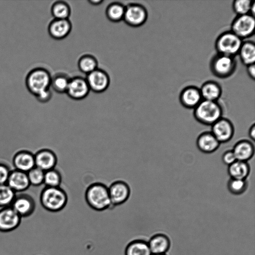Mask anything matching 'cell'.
I'll use <instances>...</instances> for the list:
<instances>
[{"mask_svg":"<svg viewBox=\"0 0 255 255\" xmlns=\"http://www.w3.org/2000/svg\"><path fill=\"white\" fill-rule=\"evenodd\" d=\"M85 198L88 206L94 210L102 211L112 207L108 187L104 183L96 182L89 185Z\"/></svg>","mask_w":255,"mask_h":255,"instance_id":"1","label":"cell"},{"mask_svg":"<svg viewBox=\"0 0 255 255\" xmlns=\"http://www.w3.org/2000/svg\"><path fill=\"white\" fill-rule=\"evenodd\" d=\"M68 196L66 192L60 187H44L39 195V202L46 210L57 212L66 205Z\"/></svg>","mask_w":255,"mask_h":255,"instance_id":"2","label":"cell"},{"mask_svg":"<svg viewBox=\"0 0 255 255\" xmlns=\"http://www.w3.org/2000/svg\"><path fill=\"white\" fill-rule=\"evenodd\" d=\"M193 115L202 124L212 126L222 117L223 109L218 101L202 100L194 108Z\"/></svg>","mask_w":255,"mask_h":255,"instance_id":"3","label":"cell"},{"mask_svg":"<svg viewBox=\"0 0 255 255\" xmlns=\"http://www.w3.org/2000/svg\"><path fill=\"white\" fill-rule=\"evenodd\" d=\"M209 68L212 74L220 79L232 76L237 68L236 57L216 53L211 59Z\"/></svg>","mask_w":255,"mask_h":255,"instance_id":"4","label":"cell"},{"mask_svg":"<svg viewBox=\"0 0 255 255\" xmlns=\"http://www.w3.org/2000/svg\"><path fill=\"white\" fill-rule=\"evenodd\" d=\"M51 75L43 68H36L29 72L25 83L27 89L34 96L50 89Z\"/></svg>","mask_w":255,"mask_h":255,"instance_id":"5","label":"cell"},{"mask_svg":"<svg viewBox=\"0 0 255 255\" xmlns=\"http://www.w3.org/2000/svg\"><path fill=\"white\" fill-rule=\"evenodd\" d=\"M243 41L231 30L226 31L217 37L215 48L218 54L236 57Z\"/></svg>","mask_w":255,"mask_h":255,"instance_id":"6","label":"cell"},{"mask_svg":"<svg viewBox=\"0 0 255 255\" xmlns=\"http://www.w3.org/2000/svg\"><path fill=\"white\" fill-rule=\"evenodd\" d=\"M255 18L250 14L237 15L232 21L230 30L242 40L252 37L255 33Z\"/></svg>","mask_w":255,"mask_h":255,"instance_id":"7","label":"cell"},{"mask_svg":"<svg viewBox=\"0 0 255 255\" xmlns=\"http://www.w3.org/2000/svg\"><path fill=\"white\" fill-rule=\"evenodd\" d=\"M148 18V12L144 6L130 3L125 6L123 20L128 25L137 27L143 25Z\"/></svg>","mask_w":255,"mask_h":255,"instance_id":"8","label":"cell"},{"mask_svg":"<svg viewBox=\"0 0 255 255\" xmlns=\"http://www.w3.org/2000/svg\"><path fill=\"white\" fill-rule=\"evenodd\" d=\"M10 206L21 218H26L33 214L36 209V203L35 198L31 194L25 191L16 193Z\"/></svg>","mask_w":255,"mask_h":255,"instance_id":"9","label":"cell"},{"mask_svg":"<svg viewBox=\"0 0 255 255\" xmlns=\"http://www.w3.org/2000/svg\"><path fill=\"white\" fill-rule=\"evenodd\" d=\"M90 91L96 93L105 92L110 84V78L105 70L97 68L85 78Z\"/></svg>","mask_w":255,"mask_h":255,"instance_id":"10","label":"cell"},{"mask_svg":"<svg viewBox=\"0 0 255 255\" xmlns=\"http://www.w3.org/2000/svg\"><path fill=\"white\" fill-rule=\"evenodd\" d=\"M108 190L112 207L125 203L130 194L129 185L123 180L113 182L108 187Z\"/></svg>","mask_w":255,"mask_h":255,"instance_id":"11","label":"cell"},{"mask_svg":"<svg viewBox=\"0 0 255 255\" xmlns=\"http://www.w3.org/2000/svg\"><path fill=\"white\" fill-rule=\"evenodd\" d=\"M211 126V132L220 143L228 142L232 138L234 127L229 119L222 117Z\"/></svg>","mask_w":255,"mask_h":255,"instance_id":"12","label":"cell"},{"mask_svg":"<svg viewBox=\"0 0 255 255\" xmlns=\"http://www.w3.org/2000/svg\"><path fill=\"white\" fill-rule=\"evenodd\" d=\"M90 91L86 78L75 76L70 78L66 93L72 99L81 100L87 97Z\"/></svg>","mask_w":255,"mask_h":255,"instance_id":"13","label":"cell"},{"mask_svg":"<svg viewBox=\"0 0 255 255\" xmlns=\"http://www.w3.org/2000/svg\"><path fill=\"white\" fill-rule=\"evenodd\" d=\"M21 218L11 206L0 208V232H9L20 225Z\"/></svg>","mask_w":255,"mask_h":255,"instance_id":"14","label":"cell"},{"mask_svg":"<svg viewBox=\"0 0 255 255\" xmlns=\"http://www.w3.org/2000/svg\"><path fill=\"white\" fill-rule=\"evenodd\" d=\"M180 104L185 108L194 109L203 100L200 89L196 86L184 87L179 96Z\"/></svg>","mask_w":255,"mask_h":255,"instance_id":"15","label":"cell"},{"mask_svg":"<svg viewBox=\"0 0 255 255\" xmlns=\"http://www.w3.org/2000/svg\"><path fill=\"white\" fill-rule=\"evenodd\" d=\"M35 167L43 171L55 168L57 163L55 153L50 149L43 148L34 153Z\"/></svg>","mask_w":255,"mask_h":255,"instance_id":"16","label":"cell"},{"mask_svg":"<svg viewBox=\"0 0 255 255\" xmlns=\"http://www.w3.org/2000/svg\"><path fill=\"white\" fill-rule=\"evenodd\" d=\"M14 169L27 173L35 167L34 153L27 150L17 152L12 161Z\"/></svg>","mask_w":255,"mask_h":255,"instance_id":"17","label":"cell"},{"mask_svg":"<svg viewBox=\"0 0 255 255\" xmlns=\"http://www.w3.org/2000/svg\"><path fill=\"white\" fill-rule=\"evenodd\" d=\"M72 23L69 19H54L49 24L48 31L53 39L61 40L66 37L71 32Z\"/></svg>","mask_w":255,"mask_h":255,"instance_id":"18","label":"cell"},{"mask_svg":"<svg viewBox=\"0 0 255 255\" xmlns=\"http://www.w3.org/2000/svg\"><path fill=\"white\" fill-rule=\"evenodd\" d=\"M6 184L16 193L25 192L30 186L27 173L16 169L10 171Z\"/></svg>","mask_w":255,"mask_h":255,"instance_id":"19","label":"cell"},{"mask_svg":"<svg viewBox=\"0 0 255 255\" xmlns=\"http://www.w3.org/2000/svg\"><path fill=\"white\" fill-rule=\"evenodd\" d=\"M196 144L201 152L211 153L217 150L221 143L211 131H206L198 136Z\"/></svg>","mask_w":255,"mask_h":255,"instance_id":"20","label":"cell"},{"mask_svg":"<svg viewBox=\"0 0 255 255\" xmlns=\"http://www.w3.org/2000/svg\"><path fill=\"white\" fill-rule=\"evenodd\" d=\"M147 243L152 255L166 254L171 245L169 237L163 234L152 236Z\"/></svg>","mask_w":255,"mask_h":255,"instance_id":"21","label":"cell"},{"mask_svg":"<svg viewBox=\"0 0 255 255\" xmlns=\"http://www.w3.org/2000/svg\"><path fill=\"white\" fill-rule=\"evenodd\" d=\"M232 150L237 160L247 162L254 156L255 147L250 140L242 139L235 144Z\"/></svg>","mask_w":255,"mask_h":255,"instance_id":"22","label":"cell"},{"mask_svg":"<svg viewBox=\"0 0 255 255\" xmlns=\"http://www.w3.org/2000/svg\"><path fill=\"white\" fill-rule=\"evenodd\" d=\"M199 89L202 99L205 100L218 101L222 94L220 84L213 80L205 82Z\"/></svg>","mask_w":255,"mask_h":255,"instance_id":"23","label":"cell"},{"mask_svg":"<svg viewBox=\"0 0 255 255\" xmlns=\"http://www.w3.org/2000/svg\"><path fill=\"white\" fill-rule=\"evenodd\" d=\"M238 55L242 63L245 66L255 64V42L251 40L243 41Z\"/></svg>","mask_w":255,"mask_h":255,"instance_id":"24","label":"cell"},{"mask_svg":"<svg viewBox=\"0 0 255 255\" xmlns=\"http://www.w3.org/2000/svg\"><path fill=\"white\" fill-rule=\"evenodd\" d=\"M125 255H152L148 243L145 240L136 239L130 242L126 246Z\"/></svg>","mask_w":255,"mask_h":255,"instance_id":"25","label":"cell"},{"mask_svg":"<svg viewBox=\"0 0 255 255\" xmlns=\"http://www.w3.org/2000/svg\"><path fill=\"white\" fill-rule=\"evenodd\" d=\"M250 172L247 162L236 160L228 166V172L231 178L246 180Z\"/></svg>","mask_w":255,"mask_h":255,"instance_id":"26","label":"cell"},{"mask_svg":"<svg viewBox=\"0 0 255 255\" xmlns=\"http://www.w3.org/2000/svg\"><path fill=\"white\" fill-rule=\"evenodd\" d=\"M125 5L119 2H113L106 7L105 13L107 18L113 22L123 20Z\"/></svg>","mask_w":255,"mask_h":255,"instance_id":"27","label":"cell"},{"mask_svg":"<svg viewBox=\"0 0 255 255\" xmlns=\"http://www.w3.org/2000/svg\"><path fill=\"white\" fill-rule=\"evenodd\" d=\"M70 79L66 73H57L51 76L50 88L57 93H66Z\"/></svg>","mask_w":255,"mask_h":255,"instance_id":"28","label":"cell"},{"mask_svg":"<svg viewBox=\"0 0 255 255\" xmlns=\"http://www.w3.org/2000/svg\"><path fill=\"white\" fill-rule=\"evenodd\" d=\"M78 67L81 72L87 75L98 68V62L94 56L86 54L79 58Z\"/></svg>","mask_w":255,"mask_h":255,"instance_id":"29","label":"cell"},{"mask_svg":"<svg viewBox=\"0 0 255 255\" xmlns=\"http://www.w3.org/2000/svg\"><path fill=\"white\" fill-rule=\"evenodd\" d=\"M71 12L70 5L64 1H55L51 7V13L54 19H69Z\"/></svg>","mask_w":255,"mask_h":255,"instance_id":"30","label":"cell"},{"mask_svg":"<svg viewBox=\"0 0 255 255\" xmlns=\"http://www.w3.org/2000/svg\"><path fill=\"white\" fill-rule=\"evenodd\" d=\"M16 193L6 184L0 185V208L10 206Z\"/></svg>","mask_w":255,"mask_h":255,"instance_id":"31","label":"cell"},{"mask_svg":"<svg viewBox=\"0 0 255 255\" xmlns=\"http://www.w3.org/2000/svg\"><path fill=\"white\" fill-rule=\"evenodd\" d=\"M61 182V174L57 169L53 168L44 172L43 184L45 187H58Z\"/></svg>","mask_w":255,"mask_h":255,"instance_id":"32","label":"cell"},{"mask_svg":"<svg viewBox=\"0 0 255 255\" xmlns=\"http://www.w3.org/2000/svg\"><path fill=\"white\" fill-rule=\"evenodd\" d=\"M227 187L230 193L238 195L244 193L248 188L246 180L231 178L228 181Z\"/></svg>","mask_w":255,"mask_h":255,"instance_id":"33","label":"cell"},{"mask_svg":"<svg viewBox=\"0 0 255 255\" xmlns=\"http://www.w3.org/2000/svg\"><path fill=\"white\" fill-rule=\"evenodd\" d=\"M252 3L250 0H235L232 3L233 10L237 15L250 14Z\"/></svg>","mask_w":255,"mask_h":255,"instance_id":"34","label":"cell"},{"mask_svg":"<svg viewBox=\"0 0 255 255\" xmlns=\"http://www.w3.org/2000/svg\"><path fill=\"white\" fill-rule=\"evenodd\" d=\"M30 186L39 187L43 184L44 171L34 167L27 173Z\"/></svg>","mask_w":255,"mask_h":255,"instance_id":"35","label":"cell"},{"mask_svg":"<svg viewBox=\"0 0 255 255\" xmlns=\"http://www.w3.org/2000/svg\"><path fill=\"white\" fill-rule=\"evenodd\" d=\"M14 169L12 164L0 161V185L7 183L10 171Z\"/></svg>","mask_w":255,"mask_h":255,"instance_id":"36","label":"cell"},{"mask_svg":"<svg viewBox=\"0 0 255 255\" xmlns=\"http://www.w3.org/2000/svg\"><path fill=\"white\" fill-rule=\"evenodd\" d=\"M222 160L225 164L228 166L237 160L232 149L226 151L222 155Z\"/></svg>","mask_w":255,"mask_h":255,"instance_id":"37","label":"cell"},{"mask_svg":"<svg viewBox=\"0 0 255 255\" xmlns=\"http://www.w3.org/2000/svg\"><path fill=\"white\" fill-rule=\"evenodd\" d=\"M52 96V93L50 89H49L39 93L35 97L39 102L45 103L50 101Z\"/></svg>","mask_w":255,"mask_h":255,"instance_id":"38","label":"cell"},{"mask_svg":"<svg viewBox=\"0 0 255 255\" xmlns=\"http://www.w3.org/2000/svg\"><path fill=\"white\" fill-rule=\"evenodd\" d=\"M247 67V72L249 77L254 80L255 79V64L248 65Z\"/></svg>","mask_w":255,"mask_h":255,"instance_id":"39","label":"cell"},{"mask_svg":"<svg viewBox=\"0 0 255 255\" xmlns=\"http://www.w3.org/2000/svg\"><path fill=\"white\" fill-rule=\"evenodd\" d=\"M249 135L250 138L252 140L255 139V125L253 124L250 128L249 130Z\"/></svg>","mask_w":255,"mask_h":255,"instance_id":"40","label":"cell"},{"mask_svg":"<svg viewBox=\"0 0 255 255\" xmlns=\"http://www.w3.org/2000/svg\"><path fill=\"white\" fill-rule=\"evenodd\" d=\"M88 1L90 4L96 6L101 4L104 1L102 0H90Z\"/></svg>","mask_w":255,"mask_h":255,"instance_id":"41","label":"cell"},{"mask_svg":"<svg viewBox=\"0 0 255 255\" xmlns=\"http://www.w3.org/2000/svg\"><path fill=\"white\" fill-rule=\"evenodd\" d=\"M255 2L253 1V3L251 6V10H250V14L255 16Z\"/></svg>","mask_w":255,"mask_h":255,"instance_id":"42","label":"cell"},{"mask_svg":"<svg viewBox=\"0 0 255 255\" xmlns=\"http://www.w3.org/2000/svg\"><path fill=\"white\" fill-rule=\"evenodd\" d=\"M152 255H166V254H154Z\"/></svg>","mask_w":255,"mask_h":255,"instance_id":"43","label":"cell"}]
</instances>
